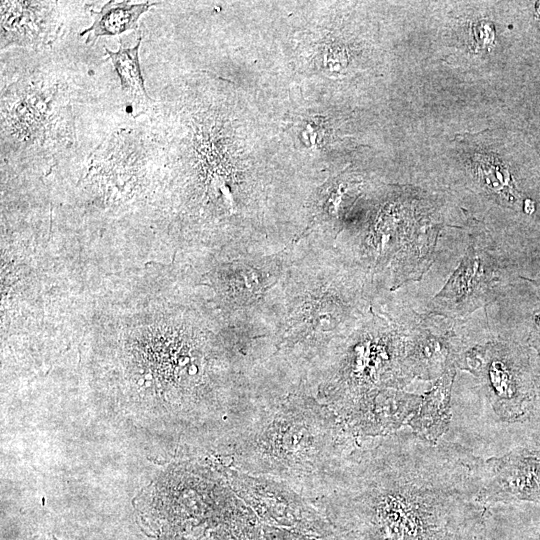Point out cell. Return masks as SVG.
Listing matches in <instances>:
<instances>
[{
	"label": "cell",
	"mask_w": 540,
	"mask_h": 540,
	"mask_svg": "<svg viewBox=\"0 0 540 540\" xmlns=\"http://www.w3.org/2000/svg\"><path fill=\"white\" fill-rule=\"evenodd\" d=\"M483 462L404 426L363 440L312 504L359 540H474Z\"/></svg>",
	"instance_id": "1"
},
{
	"label": "cell",
	"mask_w": 540,
	"mask_h": 540,
	"mask_svg": "<svg viewBox=\"0 0 540 540\" xmlns=\"http://www.w3.org/2000/svg\"><path fill=\"white\" fill-rule=\"evenodd\" d=\"M223 447L244 474L278 482L308 502L332 487L363 440L308 394L240 402Z\"/></svg>",
	"instance_id": "2"
},
{
	"label": "cell",
	"mask_w": 540,
	"mask_h": 540,
	"mask_svg": "<svg viewBox=\"0 0 540 540\" xmlns=\"http://www.w3.org/2000/svg\"><path fill=\"white\" fill-rule=\"evenodd\" d=\"M520 500H540L538 453L519 448L484 460L479 503L488 506Z\"/></svg>",
	"instance_id": "3"
},
{
	"label": "cell",
	"mask_w": 540,
	"mask_h": 540,
	"mask_svg": "<svg viewBox=\"0 0 540 540\" xmlns=\"http://www.w3.org/2000/svg\"><path fill=\"white\" fill-rule=\"evenodd\" d=\"M455 376L456 370L452 361L437 383L422 397L419 407L406 424L413 432L430 442L437 443L449 430Z\"/></svg>",
	"instance_id": "4"
},
{
	"label": "cell",
	"mask_w": 540,
	"mask_h": 540,
	"mask_svg": "<svg viewBox=\"0 0 540 540\" xmlns=\"http://www.w3.org/2000/svg\"><path fill=\"white\" fill-rule=\"evenodd\" d=\"M43 2H1V48L31 46L45 42L49 35L48 15Z\"/></svg>",
	"instance_id": "5"
},
{
	"label": "cell",
	"mask_w": 540,
	"mask_h": 540,
	"mask_svg": "<svg viewBox=\"0 0 540 540\" xmlns=\"http://www.w3.org/2000/svg\"><path fill=\"white\" fill-rule=\"evenodd\" d=\"M156 2L133 4L129 1H108L100 11L93 12V22L80 35H88L86 44H94L101 36H116L136 29L138 20Z\"/></svg>",
	"instance_id": "6"
},
{
	"label": "cell",
	"mask_w": 540,
	"mask_h": 540,
	"mask_svg": "<svg viewBox=\"0 0 540 540\" xmlns=\"http://www.w3.org/2000/svg\"><path fill=\"white\" fill-rule=\"evenodd\" d=\"M120 47L117 51L106 50V54L112 62L119 76L122 90L133 97L149 98L139 64V47L141 37L133 47H124L120 39Z\"/></svg>",
	"instance_id": "7"
},
{
	"label": "cell",
	"mask_w": 540,
	"mask_h": 540,
	"mask_svg": "<svg viewBox=\"0 0 540 540\" xmlns=\"http://www.w3.org/2000/svg\"><path fill=\"white\" fill-rule=\"evenodd\" d=\"M480 171L487 185L493 189H501L508 185L509 175L496 163L484 160L480 162Z\"/></svg>",
	"instance_id": "8"
},
{
	"label": "cell",
	"mask_w": 540,
	"mask_h": 540,
	"mask_svg": "<svg viewBox=\"0 0 540 540\" xmlns=\"http://www.w3.org/2000/svg\"><path fill=\"white\" fill-rule=\"evenodd\" d=\"M158 540H206L201 538L187 537L179 534L166 533L161 535Z\"/></svg>",
	"instance_id": "9"
},
{
	"label": "cell",
	"mask_w": 540,
	"mask_h": 540,
	"mask_svg": "<svg viewBox=\"0 0 540 540\" xmlns=\"http://www.w3.org/2000/svg\"><path fill=\"white\" fill-rule=\"evenodd\" d=\"M30 540H57L55 537H35Z\"/></svg>",
	"instance_id": "10"
}]
</instances>
